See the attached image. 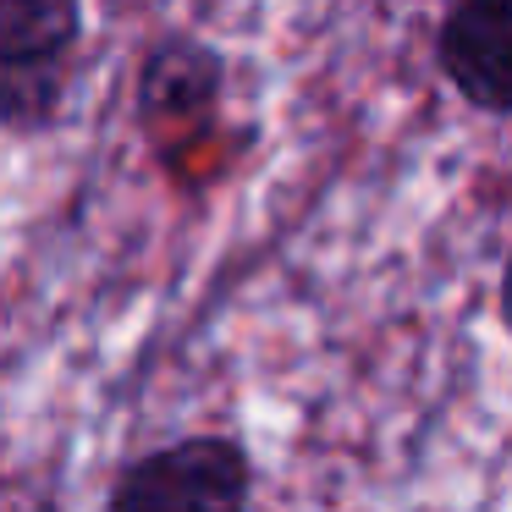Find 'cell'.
I'll return each mask as SVG.
<instances>
[{"instance_id": "6da1fadb", "label": "cell", "mask_w": 512, "mask_h": 512, "mask_svg": "<svg viewBox=\"0 0 512 512\" xmlns=\"http://www.w3.org/2000/svg\"><path fill=\"white\" fill-rule=\"evenodd\" d=\"M254 496V463L232 435H188L138 457L105 490L111 507L138 512H232Z\"/></svg>"}, {"instance_id": "7a4b0ae2", "label": "cell", "mask_w": 512, "mask_h": 512, "mask_svg": "<svg viewBox=\"0 0 512 512\" xmlns=\"http://www.w3.org/2000/svg\"><path fill=\"white\" fill-rule=\"evenodd\" d=\"M435 61L474 111L512 116V0H452Z\"/></svg>"}, {"instance_id": "3957f363", "label": "cell", "mask_w": 512, "mask_h": 512, "mask_svg": "<svg viewBox=\"0 0 512 512\" xmlns=\"http://www.w3.org/2000/svg\"><path fill=\"white\" fill-rule=\"evenodd\" d=\"M226 89V61L193 34H171L138 67V116L149 127H188L215 111Z\"/></svg>"}, {"instance_id": "277c9868", "label": "cell", "mask_w": 512, "mask_h": 512, "mask_svg": "<svg viewBox=\"0 0 512 512\" xmlns=\"http://www.w3.org/2000/svg\"><path fill=\"white\" fill-rule=\"evenodd\" d=\"M83 0H0V61H72Z\"/></svg>"}, {"instance_id": "5b68a950", "label": "cell", "mask_w": 512, "mask_h": 512, "mask_svg": "<svg viewBox=\"0 0 512 512\" xmlns=\"http://www.w3.org/2000/svg\"><path fill=\"white\" fill-rule=\"evenodd\" d=\"M67 61H0V127L6 133H39L61 116L67 100Z\"/></svg>"}, {"instance_id": "8992f818", "label": "cell", "mask_w": 512, "mask_h": 512, "mask_svg": "<svg viewBox=\"0 0 512 512\" xmlns=\"http://www.w3.org/2000/svg\"><path fill=\"white\" fill-rule=\"evenodd\" d=\"M501 325L512 331V259H507V270H501Z\"/></svg>"}]
</instances>
